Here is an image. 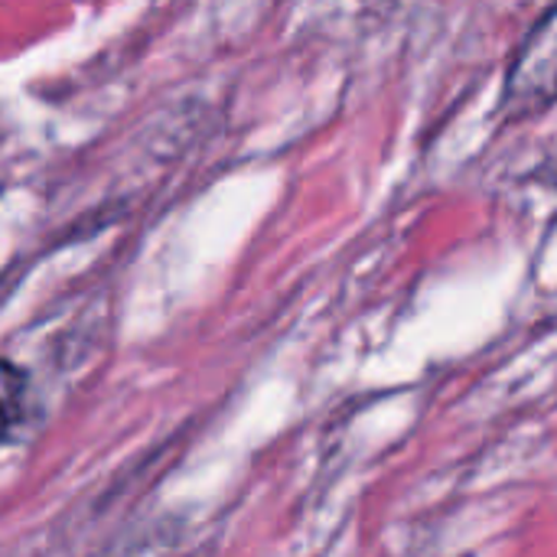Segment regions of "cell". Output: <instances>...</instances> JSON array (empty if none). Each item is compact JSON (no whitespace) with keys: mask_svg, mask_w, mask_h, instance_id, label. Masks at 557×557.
Returning a JSON list of instances; mask_svg holds the SVG:
<instances>
[{"mask_svg":"<svg viewBox=\"0 0 557 557\" xmlns=\"http://www.w3.org/2000/svg\"><path fill=\"white\" fill-rule=\"evenodd\" d=\"M557 101V7L529 33L522 42L509 82L506 108L509 114H532Z\"/></svg>","mask_w":557,"mask_h":557,"instance_id":"6da1fadb","label":"cell"},{"mask_svg":"<svg viewBox=\"0 0 557 557\" xmlns=\"http://www.w3.org/2000/svg\"><path fill=\"white\" fill-rule=\"evenodd\" d=\"M20 401H23V375L10 362H0V428L20 418Z\"/></svg>","mask_w":557,"mask_h":557,"instance_id":"7a4b0ae2","label":"cell"}]
</instances>
